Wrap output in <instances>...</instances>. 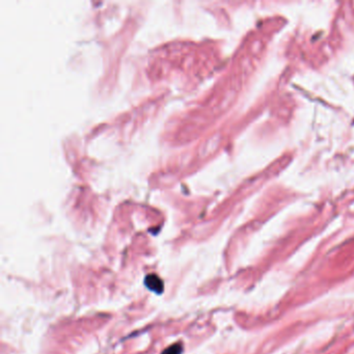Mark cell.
<instances>
[{
  "mask_svg": "<svg viewBox=\"0 0 354 354\" xmlns=\"http://www.w3.org/2000/svg\"><path fill=\"white\" fill-rule=\"evenodd\" d=\"M183 351V346L181 344H173L172 346L166 348L162 354H181Z\"/></svg>",
  "mask_w": 354,
  "mask_h": 354,
  "instance_id": "7a4b0ae2",
  "label": "cell"
},
{
  "mask_svg": "<svg viewBox=\"0 0 354 354\" xmlns=\"http://www.w3.org/2000/svg\"><path fill=\"white\" fill-rule=\"evenodd\" d=\"M145 284L148 289L155 292V293L161 294L163 292V281L160 279V278L156 276V274H150V276H148L146 278Z\"/></svg>",
  "mask_w": 354,
  "mask_h": 354,
  "instance_id": "6da1fadb",
  "label": "cell"
}]
</instances>
